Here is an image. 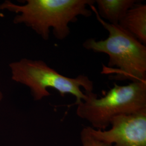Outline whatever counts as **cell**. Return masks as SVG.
Here are the masks:
<instances>
[{
  "label": "cell",
  "mask_w": 146,
  "mask_h": 146,
  "mask_svg": "<svg viewBox=\"0 0 146 146\" xmlns=\"http://www.w3.org/2000/svg\"><path fill=\"white\" fill-rule=\"evenodd\" d=\"M93 0H27L19 5L6 0L0 5V10L16 14L13 22L31 28L42 39L49 38L50 29L55 37L63 40L70 34L69 25L75 22L79 16L90 17Z\"/></svg>",
  "instance_id": "cell-1"
},
{
  "label": "cell",
  "mask_w": 146,
  "mask_h": 146,
  "mask_svg": "<svg viewBox=\"0 0 146 146\" xmlns=\"http://www.w3.org/2000/svg\"><path fill=\"white\" fill-rule=\"evenodd\" d=\"M92 9L108 36L104 40L89 38L83 47L89 50L107 54L109 57L107 67L103 73L111 75L116 81L129 80L131 82L146 81V47L119 25H111L104 21Z\"/></svg>",
  "instance_id": "cell-2"
},
{
  "label": "cell",
  "mask_w": 146,
  "mask_h": 146,
  "mask_svg": "<svg viewBox=\"0 0 146 146\" xmlns=\"http://www.w3.org/2000/svg\"><path fill=\"white\" fill-rule=\"evenodd\" d=\"M84 92L86 97L77 104L76 114L95 129L106 130L116 116L146 109V81L125 86L115 84L102 97L93 91Z\"/></svg>",
  "instance_id": "cell-3"
},
{
  "label": "cell",
  "mask_w": 146,
  "mask_h": 146,
  "mask_svg": "<svg viewBox=\"0 0 146 146\" xmlns=\"http://www.w3.org/2000/svg\"><path fill=\"white\" fill-rule=\"evenodd\" d=\"M11 77L13 81L25 85L31 90L34 99L39 101L49 96L48 89L57 90L64 96L71 94L76 98L75 104L86 97L84 91L92 92L93 82L84 75L69 78L60 74L42 60H33L27 58L11 63Z\"/></svg>",
  "instance_id": "cell-4"
},
{
  "label": "cell",
  "mask_w": 146,
  "mask_h": 146,
  "mask_svg": "<svg viewBox=\"0 0 146 146\" xmlns=\"http://www.w3.org/2000/svg\"><path fill=\"white\" fill-rule=\"evenodd\" d=\"M110 125L104 131L88 127L95 137L113 146H146V109L116 116Z\"/></svg>",
  "instance_id": "cell-5"
},
{
  "label": "cell",
  "mask_w": 146,
  "mask_h": 146,
  "mask_svg": "<svg viewBox=\"0 0 146 146\" xmlns=\"http://www.w3.org/2000/svg\"><path fill=\"white\" fill-rule=\"evenodd\" d=\"M119 25L146 46V5L136 2L128 11Z\"/></svg>",
  "instance_id": "cell-6"
},
{
  "label": "cell",
  "mask_w": 146,
  "mask_h": 146,
  "mask_svg": "<svg viewBox=\"0 0 146 146\" xmlns=\"http://www.w3.org/2000/svg\"><path fill=\"white\" fill-rule=\"evenodd\" d=\"M96 12L100 17L108 21L111 25H119L131 8L136 3V0H96Z\"/></svg>",
  "instance_id": "cell-7"
},
{
  "label": "cell",
  "mask_w": 146,
  "mask_h": 146,
  "mask_svg": "<svg viewBox=\"0 0 146 146\" xmlns=\"http://www.w3.org/2000/svg\"><path fill=\"white\" fill-rule=\"evenodd\" d=\"M81 141L82 146H113L100 141L95 137L89 131L88 127H84L81 131Z\"/></svg>",
  "instance_id": "cell-8"
},
{
  "label": "cell",
  "mask_w": 146,
  "mask_h": 146,
  "mask_svg": "<svg viewBox=\"0 0 146 146\" xmlns=\"http://www.w3.org/2000/svg\"><path fill=\"white\" fill-rule=\"evenodd\" d=\"M2 99H3V94H2V92L0 90V104H1V101H2Z\"/></svg>",
  "instance_id": "cell-9"
}]
</instances>
